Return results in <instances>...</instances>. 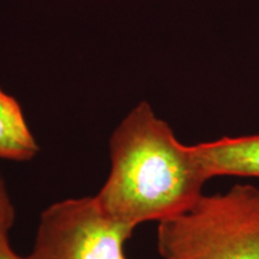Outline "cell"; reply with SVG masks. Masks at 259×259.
Masks as SVG:
<instances>
[{
  "mask_svg": "<svg viewBox=\"0 0 259 259\" xmlns=\"http://www.w3.org/2000/svg\"><path fill=\"white\" fill-rule=\"evenodd\" d=\"M0 259H25L16 253L10 244L9 231H0Z\"/></svg>",
  "mask_w": 259,
  "mask_h": 259,
  "instance_id": "obj_7",
  "label": "cell"
},
{
  "mask_svg": "<svg viewBox=\"0 0 259 259\" xmlns=\"http://www.w3.org/2000/svg\"><path fill=\"white\" fill-rule=\"evenodd\" d=\"M38 153V144L29 128L17 100L0 88V160L25 162Z\"/></svg>",
  "mask_w": 259,
  "mask_h": 259,
  "instance_id": "obj_5",
  "label": "cell"
},
{
  "mask_svg": "<svg viewBox=\"0 0 259 259\" xmlns=\"http://www.w3.org/2000/svg\"><path fill=\"white\" fill-rule=\"evenodd\" d=\"M208 179L213 177L259 178V135L222 137L192 145Z\"/></svg>",
  "mask_w": 259,
  "mask_h": 259,
  "instance_id": "obj_4",
  "label": "cell"
},
{
  "mask_svg": "<svg viewBox=\"0 0 259 259\" xmlns=\"http://www.w3.org/2000/svg\"><path fill=\"white\" fill-rule=\"evenodd\" d=\"M109 158L108 178L95 197L108 215L134 227L187 212L209 180L192 145L180 143L147 102L138 103L114 128Z\"/></svg>",
  "mask_w": 259,
  "mask_h": 259,
  "instance_id": "obj_1",
  "label": "cell"
},
{
  "mask_svg": "<svg viewBox=\"0 0 259 259\" xmlns=\"http://www.w3.org/2000/svg\"><path fill=\"white\" fill-rule=\"evenodd\" d=\"M135 228L108 215L95 196L60 200L41 213L25 259H127Z\"/></svg>",
  "mask_w": 259,
  "mask_h": 259,
  "instance_id": "obj_3",
  "label": "cell"
},
{
  "mask_svg": "<svg viewBox=\"0 0 259 259\" xmlns=\"http://www.w3.org/2000/svg\"><path fill=\"white\" fill-rule=\"evenodd\" d=\"M163 259H259V189L235 185L158 222Z\"/></svg>",
  "mask_w": 259,
  "mask_h": 259,
  "instance_id": "obj_2",
  "label": "cell"
},
{
  "mask_svg": "<svg viewBox=\"0 0 259 259\" xmlns=\"http://www.w3.org/2000/svg\"><path fill=\"white\" fill-rule=\"evenodd\" d=\"M16 210L5 180L0 176V231H9L15 225Z\"/></svg>",
  "mask_w": 259,
  "mask_h": 259,
  "instance_id": "obj_6",
  "label": "cell"
}]
</instances>
